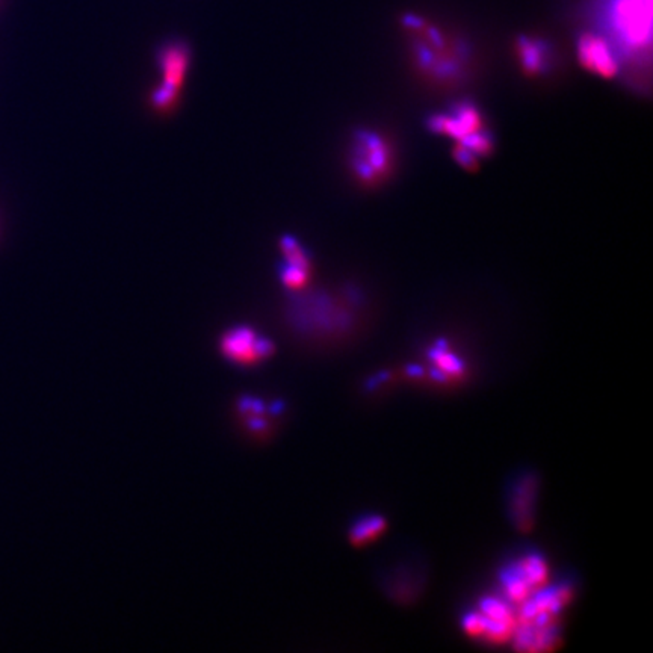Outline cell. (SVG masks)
Here are the masks:
<instances>
[{
    "instance_id": "cell-12",
    "label": "cell",
    "mask_w": 653,
    "mask_h": 653,
    "mask_svg": "<svg viewBox=\"0 0 653 653\" xmlns=\"http://www.w3.org/2000/svg\"><path fill=\"white\" fill-rule=\"evenodd\" d=\"M429 357L440 370L434 374L444 375V380L448 379V375H459L463 372V362L449 351L445 340H439L434 345V348L429 351Z\"/></svg>"
},
{
    "instance_id": "cell-9",
    "label": "cell",
    "mask_w": 653,
    "mask_h": 653,
    "mask_svg": "<svg viewBox=\"0 0 653 653\" xmlns=\"http://www.w3.org/2000/svg\"><path fill=\"white\" fill-rule=\"evenodd\" d=\"M282 253L284 256V262L280 268L282 282L290 290H301L309 279L310 270L309 256L306 253L305 247L288 236L282 240Z\"/></svg>"
},
{
    "instance_id": "cell-6",
    "label": "cell",
    "mask_w": 653,
    "mask_h": 653,
    "mask_svg": "<svg viewBox=\"0 0 653 653\" xmlns=\"http://www.w3.org/2000/svg\"><path fill=\"white\" fill-rule=\"evenodd\" d=\"M614 21L629 45H643L650 40L652 0H617Z\"/></svg>"
},
{
    "instance_id": "cell-11",
    "label": "cell",
    "mask_w": 653,
    "mask_h": 653,
    "mask_svg": "<svg viewBox=\"0 0 653 653\" xmlns=\"http://www.w3.org/2000/svg\"><path fill=\"white\" fill-rule=\"evenodd\" d=\"M537 481L528 475L518 481L511 499V518L520 529H528L533 524L534 501Z\"/></svg>"
},
{
    "instance_id": "cell-7",
    "label": "cell",
    "mask_w": 653,
    "mask_h": 653,
    "mask_svg": "<svg viewBox=\"0 0 653 653\" xmlns=\"http://www.w3.org/2000/svg\"><path fill=\"white\" fill-rule=\"evenodd\" d=\"M429 127L434 134L448 135L461 141L466 136L483 129L481 115L474 105L461 103L449 115H433L429 120Z\"/></svg>"
},
{
    "instance_id": "cell-15",
    "label": "cell",
    "mask_w": 653,
    "mask_h": 653,
    "mask_svg": "<svg viewBox=\"0 0 653 653\" xmlns=\"http://www.w3.org/2000/svg\"><path fill=\"white\" fill-rule=\"evenodd\" d=\"M454 158L466 170H475L477 168V156L470 150L466 149L464 145L457 144L454 150Z\"/></svg>"
},
{
    "instance_id": "cell-14",
    "label": "cell",
    "mask_w": 653,
    "mask_h": 653,
    "mask_svg": "<svg viewBox=\"0 0 653 653\" xmlns=\"http://www.w3.org/2000/svg\"><path fill=\"white\" fill-rule=\"evenodd\" d=\"M459 144L464 145L466 149L470 150L478 158V156L489 155L492 151V149H494V136L490 135L489 132L479 129L459 141Z\"/></svg>"
},
{
    "instance_id": "cell-13",
    "label": "cell",
    "mask_w": 653,
    "mask_h": 653,
    "mask_svg": "<svg viewBox=\"0 0 653 653\" xmlns=\"http://www.w3.org/2000/svg\"><path fill=\"white\" fill-rule=\"evenodd\" d=\"M386 529V520L380 516H364L353 525L349 531V539L355 544H366L377 539Z\"/></svg>"
},
{
    "instance_id": "cell-16",
    "label": "cell",
    "mask_w": 653,
    "mask_h": 653,
    "mask_svg": "<svg viewBox=\"0 0 653 653\" xmlns=\"http://www.w3.org/2000/svg\"><path fill=\"white\" fill-rule=\"evenodd\" d=\"M409 372L410 374L414 375V377H418V375H422V368H420V366H412Z\"/></svg>"
},
{
    "instance_id": "cell-1",
    "label": "cell",
    "mask_w": 653,
    "mask_h": 653,
    "mask_svg": "<svg viewBox=\"0 0 653 653\" xmlns=\"http://www.w3.org/2000/svg\"><path fill=\"white\" fill-rule=\"evenodd\" d=\"M191 64V50L184 41H170L158 50V67L162 73L159 88L151 95L156 110H167L177 99Z\"/></svg>"
},
{
    "instance_id": "cell-4",
    "label": "cell",
    "mask_w": 653,
    "mask_h": 653,
    "mask_svg": "<svg viewBox=\"0 0 653 653\" xmlns=\"http://www.w3.org/2000/svg\"><path fill=\"white\" fill-rule=\"evenodd\" d=\"M548 567L539 554L526 555L510 564L501 575L507 598L513 602H525L535 590L546 583Z\"/></svg>"
},
{
    "instance_id": "cell-5",
    "label": "cell",
    "mask_w": 653,
    "mask_h": 653,
    "mask_svg": "<svg viewBox=\"0 0 653 653\" xmlns=\"http://www.w3.org/2000/svg\"><path fill=\"white\" fill-rule=\"evenodd\" d=\"M463 628L470 635H483L492 641H504L513 629V617L509 605L499 599H484L479 613L464 617Z\"/></svg>"
},
{
    "instance_id": "cell-2",
    "label": "cell",
    "mask_w": 653,
    "mask_h": 653,
    "mask_svg": "<svg viewBox=\"0 0 653 653\" xmlns=\"http://www.w3.org/2000/svg\"><path fill=\"white\" fill-rule=\"evenodd\" d=\"M351 167L362 182L374 184L390 167V149L383 136L374 130H360L351 149Z\"/></svg>"
},
{
    "instance_id": "cell-8",
    "label": "cell",
    "mask_w": 653,
    "mask_h": 653,
    "mask_svg": "<svg viewBox=\"0 0 653 653\" xmlns=\"http://www.w3.org/2000/svg\"><path fill=\"white\" fill-rule=\"evenodd\" d=\"M579 62L596 75L613 78L618 71L617 58L602 37L584 34L578 43Z\"/></svg>"
},
{
    "instance_id": "cell-3",
    "label": "cell",
    "mask_w": 653,
    "mask_h": 653,
    "mask_svg": "<svg viewBox=\"0 0 653 653\" xmlns=\"http://www.w3.org/2000/svg\"><path fill=\"white\" fill-rule=\"evenodd\" d=\"M221 353L232 363L253 366L274 353V344L251 327H233L221 338Z\"/></svg>"
},
{
    "instance_id": "cell-10",
    "label": "cell",
    "mask_w": 653,
    "mask_h": 653,
    "mask_svg": "<svg viewBox=\"0 0 653 653\" xmlns=\"http://www.w3.org/2000/svg\"><path fill=\"white\" fill-rule=\"evenodd\" d=\"M516 49L525 73L535 76L548 70L551 64V50L543 40L531 37H518Z\"/></svg>"
}]
</instances>
